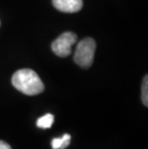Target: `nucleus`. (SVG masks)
Here are the masks:
<instances>
[{
    "label": "nucleus",
    "instance_id": "8",
    "mask_svg": "<svg viewBox=\"0 0 148 149\" xmlns=\"http://www.w3.org/2000/svg\"><path fill=\"white\" fill-rule=\"evenodd\" d=\"M0 149H12V147L10 146V144L7 143V142L0 141Z\"/></svg>",
    "mask_w": 148,
    "mask_h": 149
},
{
    "label": "nucleus",
    "instance_id": "3",
    "mask_svg": "<svg viewBox=\"0 0 148 149\" xmlns=\"http://www.w3.org/2000/svg\"><path fill=\"white\" fill-rule=\"evenodd\" d=\"M77 42L76 34L65 32L59 36L51 44V48L59 57H67L71 54V47Z\"/></svg>",
    "mask_w": 148,
    "mask_h": 149
},
{
    "label": "nucleus",
    "instance_id": "5",
    "mask_svg": "<svg viewBox=\"0 0 148 149\" xmlns=\"http://www.w3.org/2000/svg\"><path fill=\"white\" fill-rule=\"evenodd\" d=\"M71 137L69 134H65L62 138H55L52 139L51 146L53 149H65L70 143Z\"/></svg>",
    "mask_w": 148,
    "mask_h": 149
},
{
    "label": "nucleus",
    "instance_id": "1",
    "mask_svg": "<svg viewBox=\"0 0 148 149\" xmlns=\"http://www.w3.org/2000/svg\"><path fill=\"white\" fill-rule=\"evenodd\" d=\"M12 84L17 91L26 95H37L44 91L42 79L30 68L17 70L13 75Z\"/></svg>",
    "mask_w": 148,
    "mask_h": 149
},
{
    "label": "nucleus",
    "instance_id": "2",
    "mask_svg": "<svg viewBox=\"0 0 148 149\" xmlns=\"http://www.w3.org/2000/svg\"><path fill=\"white\" fill-rule=\"evenodd\" d=\"M96 43L91 38H86L77 44L74 53V62L82 68H89L93 63Z\"/></svg>",
    "mask_w": 148,
    "mask_h": 149
},
{
    "label": "nucleus",
    "instance_id": "7",
    "mask_svg": "<svg viewBox=\"0 0 148 149\" xmlns=\"http://www.w3.org/2000/svg\"><path fill=\"white\" fill-rule=\"evenodd\" d=\"M141 100L144 106H148V77L145 75L141 86Z\"/></svg>",
    "mask_w": 148,
    "mask_h": 149
},
{
    "label": "nucleus",
    "instance_id": "6",
    "mask_svg": "<svg viewBox=\"0 0 148 149\" xmlns=\"http://www.w3.org/2000/svg\"><path fill=\"white\" fill-rule=\"evenodd\" d=\"M54 122V116L51 113H46L37 120V126L42 129H48Z\"/></svg>",
    "mask_w": 148,
    "mask_h": 149
},
{
    "label": "nucleus",
    "instance_id": "4",
    "mask_svg": "<svg viewBox=\"0 0 148 149\" xmlns=\"http://www.w3.org/2000/svg\"><path fill=\"white\" fill-rule=\"evenodd\" d=\"M54 7L63 13H72L79 12L83 7V0H52Z\"/></svg>",
    "mask_w": 148,
    "mask_h": 149
}]
</instances>
